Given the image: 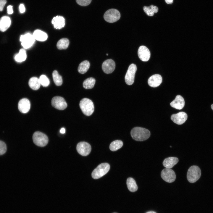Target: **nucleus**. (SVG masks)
<instances>
[{"label":"nucleus","instance_id":"nucleus-1","mask_svg":"<svg viewBox=\"0 0 213 213\" xmlns=\"http://www.w3.org/2000/svg\"><path fill=\"white\" fill-rule=\"evenodd\" d=\"M130 134L134 140L140 141L146 140L150 135V132L148 130L139 127H135L133 128Z\"/></svg>","mask_w":213,"mask_h":213},{"label":"nucleus","instance_id":"nucleus-2","mask_svg":"<svg viewBox=\"0 0 213 213\" xmlns=\"http://www.w3.org/2000/svg\"><path fill=\"white\" fill-rule=\"evenodd\" d=\"M79 105L82 112L86 116L91 115L94 112V107L93 103L88 99H82L80 101Z\"/></svg>","mask_w":213,"mask_h":213},{"label":"nucleus","instance_id":"nucleus-3","mask_svg":"<svg viewBox=\"0 0 213 213\" xmlns=\"http://www.w3.org/2000/svg\"><path fill=\"white\" fill-rule=\"evenodd\" d=\"M110 166L108 163H102L99 165L92 172L91 175L94 179H99L107 173L109 171Z\"/></svg>","mask_w":213,"mask_h":213},{"label":"nucleus","instance_id":"nucleus-4","mask_svg":"<svg viewBox=\"0 0 213 213\" xmlns=\"http://www.w3.org/2000/svg\"><path fill=\"white\" fill-rule=\"evenodd\" d=\"M201 176V170L197 166H192L188 170L187 178L188 181L191 183L196 182L199 179Z\"/></svg>","mask_w":213,"mask_h":213},{"label":"nucleus","instance_id":"nucleus-5","mask_svg":"<svg viewBox=\"0 0 213 213\" xmlns=\"http://www.w3.org/2000/svg\"><path fill=\"white\" fill-rule=\"evenodd\" d=\"M33 139L36 145L40 147L46 146L48 142V138L46 135L39 131H36L34 133Z\"/></svg>","mask_w":213,"mask_h":213},{"label":"nucleus","instance_id":"nucleus-6","mask_svg":"<svg viewBox=\"0 0 213 213\" xmlns=\"http://www.w3.org/2000/svg\"><path fill=\"white\" fill-rule=\"evenodd\" d=\"M120 17V12L117 9H111L108 10L104 14V18L106 22L113 23L119 20Z\"/></svg>","mask_w":213,"mask_h":213},{"label":"nucleus","instance_id":"nucleus-7","mask_svg":"<svg viewBox=\"0 0 213 213\" xmlns=\"http://www.w3.org/2000/svg\"><path fill=\"white\" fill-rule=\"evenodd\" d=\"M137 69L136 65L134 64L129 66L125 78V82L128 85H130L133 83Z\"/></svg>","mask_w":213,"mask_h":213},{"label":"nucleus","instance_id":"nucleus-8","mask_svg":"<svg viewBox=\"0 0 213 213\" xmlns=\"http://www.w3.org/2000/svg\"><path fill=\"white\" fill-rule=\"evenodd\" d=\"M161 175L164 180L169 183L173 182L176 179L175 172L170 168H165L161 172Z\"/></svg>","mask_w":213,"mask_h":213},{"label":"nucleus","instance_id":"nucleus-9","mask_svg":"<svg viewBox=\"0 0 213 213\" xmlns=\"http://www.w3.org/2000/svg\"><path fill=\"white\" fill-rule=\"evenodd\" d=\"M20 41L24 48L27 49L30 48L33 44L35 42V39L33 35L29 33H27L21 36Z\"/></svg>","mask_w":213,"mask_h":213},{"label":"nucleus","instance_id":"nucleus-10","mask_svg":"<svg viewBox=\"0 0 213 213\" xmlns=\"http://www.w3.org/2000/svg\"><path fill=\"white\" fill-rule=\"evenodd\" d=\"M51 104L54 107L59 110H64L67 106V103L64 99L59 96L54 97L52 99Z\"/></svg>","mask_w":213,"mask_h":213},{"label":"nucleus","instance_id":"nucleus-11","mask_svg":"<svg viewBox=\"0 0 213 213\" xmlns=\"http://www.w3.org/2000/svg\"><path fill=\"white\" fill-rule=\"evenodd\" d=\"M76 149L78 152L83 156H86L90 153L91 148L88 143L85 142H80L77 145Z\"/></svg>","mask_w":213,"mask_h":213},{"label":"nucleus","instance_id":"nucleus-12","mask_svg":"<svg viewBox=\"0 0 213 213\" xmlns=\"http://www.w3.org/2000/svg\"><path fill=\"white\" fill-rule=\"evenodd\" d=\"M138 54L140 59L143 62L148 61L150 57V52L146 46H141L139 47Z\"/></svg>","mask_w":213,"mask_h":213},{"label":"nucleus","instance_id":"nucleus-13","mask_svg":"<svg viewBox=\"0 0 213 213\" xmlns=\"http://www.w3.org/2000/svg\"><path fill=\"white\" fill-rule=\"evenodd\" d=\"M187 114L185 112H181L177 114H173L171 117V120L175 123L181 125L184 123L187 119Z\"/></svg>","mask_w":213,"mask_h":213},{"label":"nucleus","instance_id":"nucleus-14","mask_svg":"<svg viewBox=\"0 0 213 213\" xmlns=\"http://www.w3.org/2000/svg\"><path fill=\"white\" fill-rule=\"evenodd\" d=\"M115 67V64L114 62L110 59L105 61L102 65L103 71L106 74L111 73L113 72Z\"/></svg>","mask_w":213,"mask_h":213},{"label":"nucleus","instance_id":"nucleus-15","mask_svg":"<svg viewBox=\"0 0 213 213\" xmlns=\"http://www.w3.org/2000/svg\"><path fill=\"white\" fill-rule=\"evenodd\" d=\"M30 101L27 98L22 99L18 102V109L22 113H26L28 112L30 109Z\"/></svg>","mask_w":213,"mask_h":213},{"label":"nucleus","instance_id":"nucleus-16","mask_svg":"<svg viewBox=\"0 0 213 213\" xmlns=\"http://www.w3.org/2000/svg\"><path fill=\"white\" fill-rule=\"evenodd\" d=\"M162 78L161 76L158 74L151 76L148 79V82L149 85L153 87L159 86L162 83Z\"/></svg>","mask_w":213,"mask_h":213},{"label":"nucleus","instance_id":"nucleus-17","mask_svg":"<svg viewBox=\"0 0 213 213\" xmlns=\"http://www.w3.org/2000/svg\"><path fill=\"white\" fill-rule=\"evenodd\" d=\"M185 101L183 98L180 95H177L175 99L170 104L171 106L178 109H182L185 105Z\"/></svg>","mask_w":213,"mask_h":213},{"label":"nucleus","instance_id":"nucleus-18","mask_svg":"<svg viewBox=\"0 0 213 213\" xmlns=\"http://www.w3.org/2000/svg\"><path fill=\"white\" fill-rule=\"evenodd\" d=\"M51 22L54 28L56 29H60L65 25V19L63 17L60 16L54 17Z\"/></svg>","mask_w":213,"mask_h":213},{"label":"nucleus","instance_id":"nucleus-19","mask_svg":"<svg viewBox=\"0 0 213 213\" xmlns=\"http://www.w3.org/2000/svg\"><path fill=\"white\" fill-rule=\"evenodd\" d=\"M11 24V20L9 17H2L0 19V30L2 32L5 31L9 28Z\"/></svg>","mask_w":213,"mask_h":213},{"label":"nucleus","instance_id":"nucleus-20","mask_svg":"<svg viewBox=\"0 0 213 213\" xmlns=\"http://www.w3.org/2000/svg\"><path fill=\"white\" fill-rule=\"evenodd\" d=\"M178 158L170 157L165 159L163 161V164L166 168L171 169L178 162Z\"/></svg>","mask_w":213,"mask_h":213},{"label":"nucleus","instance_id":"nucleus-21","mask_svg":"<svg viewBox=\"0 0 213 213\" xmlns=\"http://www.w3.org/2000/svg\"><path fill=\"white\" fill-rule=\"evenodd\" d=\"M33 35L35 39L41 41H46L48 38L47 35L46 33L39 30H35Z\"/></svg>","mask_w":213,"mask_h":213},{"label":"nucleus","instance_id":"nucleus-22","mask_svg":"<svg viewBox=\"0 0 213 213\" xmlns=\"http://www.w3.org/2000/svg\"><path fill=\"white\" fill-rule=\"evenodd\" d=\"M28 84L30 87L35 90L38 89L41 85L39 79L35 77H32L30 79Z\"/></svg>","mask_w":213,"mask_h":213},{"label":"nucleus","instance_id":"nucleus-23","mask_svg":"<svg viewBox=\"0 0 213 213\" xmlns=\"http://www.w3.org/2000/svg\"><path fill=\"white\" fill-rule=\"evenodd\" d=\"M90 65V62L87 60H85L82 62L78 67V72L81 74L85 73L89 69Z\"/></svg>","mask_w":213,"mask_h":213},{"label":"nucleus","instance_id":"nucleus-24","mask_svg":"<svg viewBox=\"0 0 213 213\" xmlns=\"http://www.w3.org/2000/svg\"><path fill=\"white\" fill-rule=\"evenodd\" d=\"M127 185L128 190L131 192H134L138 189V186L135 181L132 178H128L126 182Z\"/></svg>","mask_w":213,"mask_h":213},{"label":"nucleus","instance_id":"nucleus-25","mask_svg":"<svg viewBox=\"0 0 213 213\" xmlns=\"http://www.w3.org/2000/svg\"><path fill=\"white\" fill-rule=\"evenodd\" d=\"M143 9L147 15L152 16L154 15L155 13L158 12V8L156 6L151 5L149 7L144 6Z\"/></svg>","mask_w":213,"mask_h":213},{"label":"nucleus","instance_id":"nucleus-26","mask_svg":"<svg viewBox=\"0 0 213 213\" xmlns=\"http://www.w3.org/2000/svg\"><path fill=\"white\" fill-rule=\"evenodd\" d=\"M26 57L27 55L25 50L22 49L19 51V53L15 55L14 59L16 61L21 62L25 61Z\"/></svg>","mask_w":213,"mask_h":213},{"label":"nucleus","instance_id":"nucleus-27","mask_svg":"<svg viewBox=\"0 0 213 213\" xmlns=\"http://www.w3.org/2000/svg\"><path fill=\"white\" fill-rule=\"evenodd\" d=\"M95 79L93 78H89L85 79L83 82V86L86 89L92 88L94 87L95 83Z\"/></svg>","mask_w":213,"mask_h":213},{"label":"nucleus","instance_id":"nucleus-28","mask_svg":"<svg viewBox=\"0 0 213 213\" xmlns=\"http://www.w3.org/2000/svg\"><path fill=\"white\" fill-rule=\"evenodd\" d=\"M69 44V40L66 38H62L59 40L57 43V46L59 49H66Z\"/></svg>","mask_w":213,"mask_h":213},{"label":"nucleus","instance_id":"nucleus-29","mask_svg":"<svg viewBox=\"0 0 213 213\" xmlns=\"http://www.w3.org/2000/svg\"><path fill=\"white\" fill-rule=\"evenodd\" d=\"M123 145L122 141L116 140L112 142L109 146V149L112 151H115L121 148Z\"/></svg>","mask_w":213,"mask_h":213},{"label":"nucleus","instance_id":"nucleus-30","mask_svg":"<svg viewBox=\"0 0 213 213\" xmlns=\"http://www.w3.org/2000/svg\"><path fill=\"white\" fill-rule=\"evenodd\" d=\"M52 77L54 81L57 86H60L62 83V76L60 75L57 70H54L52 73Z\"/></svg>","mask_w":213,"mask_h":213},{"label":"nucleus","instance_id":"nucleus-31","mask_svg":"<svg viewBox=\"0 0 213 213\" xmlns=\"http://www.w3.org/2000/svg\"><path fill=\"white\" fill-rule=\"evenodd\" d=\"M41 85L43 87H47L50 83V81L48 78L45 75H42L39 78Z\"/></svg>","mask_w":213,"mask_h":213},{"label":"nucleus","instance_id":"nucleus-32","mask_svg":"<svg viewBox=\"0 0 213 213\" xmlns=\"http://www.w3.org/2000/svg\"><path fill=\"white\" fill-rule=\"evenodd\" d=\"M7 146L3 141H0V155L5 154L7 151Z\"/></svg>","mask_w":213,"mask_h":213},{"label":"nucleus","instance_id":"nucleus-33","mask_svg":"<svg viewBox=\"0 0 213 213\" xmlns=\"http://www.w3.org/2000/svg\"><path fill=\"white\" fill-rule=\"evenodd\" d=\"M92 0H76L77 3L79 5L83 6H85L89 5Z\"/></svg>","mask_w":213,"mask_h":213},{"label":"nucleus","instance_id":"nucleus-34","mask_svg":"<svg viewBox=\"0 0 213 213\" xmlns=\"http://www.w3.org/2000/svg\"><path fill=\"white\" fill-rule=\"evenodd\" d=\"M6 2L7 1L6 0H0V11L3 10Z\"/></svg>","mask_w":213,"mask_h":213},{"label":"nucleus","instance_id":"nucleus-35","mask_svg":"<svg viewBox=\"0 0 213 213\" xmlns=\"http://www.w3.org/2000/svg\"><path fill=\"white\" fill-rule=\"evenodd\" d=\"M19 9L20 12L21 13H24L25 11V6L23 4H22L20 5Z\"/></svg>","mask_w":213,"mask_h":213},{"label":"nucleus","instance_id":"nucleus-36","mask_svg":"<svg viewBox=\"0 0 213 213\" xmlns=\"http://www.w3.org/2000/svg\"><path fill=\"white\" fill-rule=\"evenodd\" d=\"M12 6L11 5H9L7 7V13L9 14H12L13 13Z\"/></svg>","mask_w":213,"mask_h":213},{"label":"nucleus","instance_id":"nucleus-37","mask_svg":"<svg viewBox=\"0 0 213 213\" xmlns=\"http://www.w3.org/2000/svg\"><path fill=\"white\" fill-rule=\"evenodd\" d=\"M60 132L61 133L64 134L65 133V130L64 128H62L61 129Z\"/></svg>","mask_w":213,"mask_h":213},{"label":"nucleus","instance_id":"nucleus-38","mask_svg":"<svg viewBox=\"0 0 213 213\" xmlns=\"http://www.w3.org/2000/svg\"><path fill=\"white\" fill-rule=\"evenodd\" d=\"M165 1L167 4H171L173 1V0H165Z\"/></svg>","mask_w":213,"mask_h":213},{"label":"nucleus","instance_id":"nucleus-39","mask_svg":"<svg viewBox=\"0 0 213 213\" xmlns=\"http://www.w3.org/2000/svg\"><path fill=\"white\" fill-rule=\"evenodd\" d=\"M146 213H156L155 212L153 211H149L148 212Z\"/></svg>","mask_w":213,"mask_h":213},{"label":"nucleus","instance_id":"nucleus-40","mask_svg":"<svg viewBox=\"0 0 213 213\" xmlns=\"http://www.w3.org/2000/svg\"><path fill=\"white\" fill-rule=\"evenodd\" d=\"M211 108L213 110V104H212L211 106Z\"/></svg>","mask_w":213,"mask_h":213},{"label":"nucleus","instance_id":"nucleus-41","mask_svg":"<svg viewBox=\"0 0 213 213\" xmlns=\"http://www.w3.org/2000/svg\"><path fill=\"white\" fill-rule=\"evenodd\" d=\"M106 55L107 56H108V54H106Z\"/></svg>","mask_w":213,"mask_h":213},{"label":"nucleus","instance_id":"nucleus-42","mask_svg":"<svg viewBox=\"0 0 213 213\" xmlns=\"http://www.w3.org/2000/svg\"><path fill=\"white\" fill-rule=\"evenodd\" d=\"M170 148H172V146H170Z\"/></svg>","mask_w":213,"mask_h":213},{"label":"nucleus","instance_id":"nucleus-43","mask_svg":"<svg viewBox=\"0 0 213 213\" xmlns=\"http://www.w3.org/2000/svg\"></svg>","mask_w":213,"mask_h":213}]
</instances>
